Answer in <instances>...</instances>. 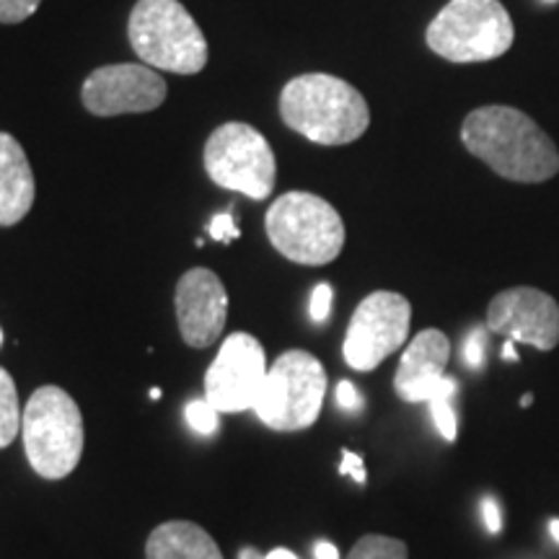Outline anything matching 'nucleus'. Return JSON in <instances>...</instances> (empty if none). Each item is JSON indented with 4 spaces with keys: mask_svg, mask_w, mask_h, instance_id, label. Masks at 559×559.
<instances>
[{
    "mask_svg": "<svg viewBox=\"0 0 559 559\" xmlns=\"http://www.w3.org/2000/svg\"><path fill=\"white\" fill-rule=\"evenodd\" d=\"M37 198L34 171L21 143L0 132V226H16L29 215Z\"/></svg>",
    "mask_w": 559,
    "mask_h": 559,
    "instance_id": "15",
    "label": "nucleus"
},
{
    "mask_svg": "<svg viewBox=\"0 0 559 559\" xmlns=\"http://www.w3.org/2000/svg\"><path fill=\"white\" fill-rule=\"evenodd\" d=\"M326 394V373L317 355L306 349H288L267 370L254 415L277 432L311 428L321 415Z\"/></svg>",
    "mask_w": 559,
    "mask_h": 559,
    "instance_id": "7",
    "label": "nucleus"
},
{
    "mask_svg": "<svg viewBox=\"0 0 559 559\" xmlns=\"http://www.w3.org/2000/svg\"><path fill=\"white\" fill-rule=\"evenodd\" d=\"M145 559H223L221 547L192 521H166L151 531Z\"/></svg>",
    "mask_w": 559,
    "mask_h": 559,
    "instance_id": "16",
    "label": "nucleus"
},
{
    "mask_svg": "<svg viewBox=\"0 0 559 559\" xmlns=\"http://www.w3.org/2000/svg\"><path fill=\"white\" fill-rule=\"evenodd\" d=\"M210 239H215V241H221V243H230V241H236L239 239V226H236V221H234V213H230V210H226V213H218V215H213V221H210Z\"/></svg>",
    "mask_w": 559,
    "mask_h": 559,
    "instance_id": "23",
    "label": "nucleus"
},
{
    "mask_svg": "<svg viewBox=\"0 0 559 559\" xmlns=\"http://www.w3.org/2000/svg\"><path fill=\"white\" fill-rule=\"evenodd\" d=\"M187 425L198 432V436H215L221 430V412L210 404L205 396L202 400L187 402L185 407Z\"/></svg>",
    "mask_w": 559,
    "mask_h": 559,
    "instance_id": "20",
    "label": "nucleus"
},
{
    "mask_svg": "<svg viewBox=\"0 0 559 559\" xmlns=\"http://www.w3.org/2000/svg\"><path fill=\"white\" fill-rule=\"evenodd\" d=\"M264 559H298V555H296V551L285 549V547H277V549H272L270 555H264Z\"/></svg>",
    "mask_w": 559,
    "mask_h": 559,
    "instance_id": "29",
    "label": "nucleus"
},
{
    "mask_svg": "<svg viewBox=\"0 0 559 559\" xmlns=\"http://www.w3.org/2000/svg\"><path fill=\"white\" fill-rule=\"evenodd\" d=\"M21 419H24V409L19 404L16 383L9 370L0 368V449H9L19 438Z\"/></svg>",
    "mask_w": 559,
    "mask_h": 559,
    "instance_id": "17",
    "label": "nucleus"
},
{
    "mask_svg": "<svg viewBox=\"0 0 559 559\" xmlns=\"http://www.w3.org/2000/svg\"><path fill=\"white\" fill-rule=\"evenodd\" d=\"M531 402H534V396H531V394H526V396H523V400H521V407H528V404Z\"/></svg>",
    "mask_w": 559,
    "mask_h": 559,
    "instance_id": "33",
    "label": "nucleus"
},
{
    "mask_svg": "<svg viewBox=\"0 0 559 559\" xmlns=\"http://www.w3.org/2000/svg\"><path fill=\"white\" fill-rule=\"evenodd\" d=\"M313 557H317V559H340V551L330 542H317V547H313Z\"/></svg>",
    "mask_w": 559,
    "mask_h": 559,
    "instance_id": "28",
    "label": "nucleus"
},
{
    "mask_svg": "<svg viewBox=\"0 0 559 559\" xmlns=\"http://www.w3.org/2000/svg\"><path fill=\"white\" fill-rule=\"evenodd\" d=\"M128 37L148 68L194 75L207 66L205 34L179 0H138Z\"/></svg>",
    "mask_w": 559,
    "mask_h": 559,
    "instance_id": "4",
    "label": "nucleus"
},
{
    "mask_svg": "<svg viewBox=\"0 0 559 559\" xmlns=\"http://www.w3.org/2000/svg\"><path fill=\"white\" fill-rule=\"evenodd\" d=\"M177 321L181 340L194 349L215 345L228 317V293L213 270L194 267L177 283Z\"/></svg>",
    "mask_w": 559,
    "mask_h": 559,
    "instance_id": "13",
    "label": "nucleus"
},
{
    "mask_svg": "<svg viewBox=\"0 0 559 559\" xmlns=\"http://www.w3.org/2000/svg\"><path fill=\"white\" fill-rule=\"evenodd\" d=\"M267 370V355L260 340L247 332L230 334L205 373V400L221 415L254 409Z\"/></svg>",
    "mask_w": 559,
    "mask_h": 559,
    "instance_id": "10",
    "label": "nucleus"
},
{
    "mask_svg": "<svg viewBox=\"0 0 559 559\" xmlns=\"http://www.w3.org/2000/svg\"><path fill=\"white\" fill-rule=\"evenodd\" d=\"M347 559H409V549L407 544L391 536L368 534L349 549Z\"/></svg>",
    "mask_w": 559,
    "mask_h": 559,
    "instance_id": "18",
    "label": "nucleus"
},
{
    "mask_svg": "<svg viewBox=\"0 0 559 559\" xmlns=\"http://www.w3.org/2000/svg\"><path fill=\"white\" fill-rule=\"evenodd\" d=\"M83 107L96 117L143 115L158 109L166 99V81L156 68L122 62L104 66L83 81Z\"/></svg>",
    "mask_w": 559,
    "mask_h": 559,
    "instance_id": "11",
    "label": "nucleus"
},
{
    "mask_svg": "<svg viewBox=\"0 0 559 559\" xmlns=\"http://www.w3.org/2000/svg\"><path fill=\"white\" fill-rule=\"evenodd\" d=\"M456 391H459V381L449 386L445 391H440L436 400L430 402V415L432 423L440 436H443L449 443H453L459 436V423H456V409H453V400H456Z\"/></svg>",
    "mask_w": 559,
    "mask_h": 559,
    "instance_id": "19",
    "label": "nucleus"
},
{
    "mask_svg": "<svg viewBox=\"0 0 559 559\" xmlns=\"http://www.w3.org/2000/svg\"><path fill=\"white\" fill-rule=\"evenodd\" d=\"M549 3H551V0H549Z\"/></svg>",
    "mask_w": 559,
    "mask_h": 559,
    "instance_id": "36",
    "label": "nucleus"
},
{
    "mask_svg": "<svg viewBox=\"0 0 559 559\" xmlns=\"http://www.w3.org/2000/svg\"><path fill=\"white\" fill-rule=\"evenodd\" d=\"M267 239L285 260L321 267L345 247V223L330 202L311 192H288L277 198L264 218Z\"/></svg>",
    "mask_w": 559,
    "mask_h": 559,
    "instance_id": "5",
    "label": "nucleus"
},
{
    "mask_svg": "<svg viewBox=\"0 0 559 559\" xmlns=\"http://www.w3.org/2000/svg\"><path fill=\"white\" fill-rule=\"evenodd\" d=\"M283 122L319 145H347L366 135L368 102L355 86L330 73H306L280 94Z\"/></svg>",
    "mask_w": 559,
    "mask_h": 559,
    "instance_id": "2",
    "label": "nucleus"
},
{
    "mask_svg": "<svg viewBox=\"0 0 559 559\" xmlns=\"http://www.w3.org/2000/svg\"><path fill=\"white\" fill-rule=\"evenodd\" d=\"M340 472L342 474H349L358 485H366V466H362V459L358 453L353 451H342V464H340Z\"/></svg>",
    "mask_w": 559,
    "mask_h": 559,
    "instance_id": "26",
    "label": "nucleus"
},
{
    "mask_svg": "<svg viewBox=\"0 0 559 559\" xmlns=\"http://www.w3.org/2000/svg\"><path fill=\"white\" fill-rule=\"evenodd\" d=\"M461 140L472 156L510 181L536 185L559 171L555 140L521 109L502 104L474 109L464 120Z\"/></svg>",
    "mask_w": 559,
    "mask_h": 559,
    "instance_id": "1",
    "label": "nucleus"
},
{
    "mask_svg": "<svg viewBox=\"0 0 559 559\" xmlns=\"http://www.w3.org/2000/svg\"><path fill=\"white\" fill-rule=\"evenodd\" d=\"M239 559H264V557H262V551H257L254 547H243L239 551Z\"/></svg>",
    "mask_w": 559,
    "mask_h": 559,
    "instance_id": "30",
    "label": "nucleus"
},
{
    "mask_svg": "<svg viewBox=\"0 0 559 559\" xmlns=\"http://www.w3.org/2000/svg\"><path fill=\"white\" fill-rule=\"evenodd\" d=\"M21 438L29 466L41 479H66L81 464L83 415L73 396L60 386H39L21 419Z\"/></svg>",
    "mask_w": 559,
    "mask_h": 559,
    "instance_id": "3",
    "label": "nucleus"
},
{
    "mask_svg": "<svg viewBox=\"0 0 559 559\" xmlns=\"http://www.w3.org/2000/svg\"><path fill=\"white\" fill-rule=\"evenodd\" d=\"M451 342L440 330H423L404 349L394 376L396 396L409 404H430L440 391L456 383L445 376Z\"/></svg>",
    "mask_w": 559,
    "mask_h": 559,
    "instance_id": "14",
    "label": "nucleus"
},
{
    "mask_svg": "<svg viewBox=\"0 0 559 559\" xmlns=\"http://www.w3.org/2000/svg\"><path fill=\"white\" fill-rule=\"evenodd\" d=\"M502 358H506V360H519V353H513V340H508L506 347H502Z\"/></svg>",
    "mask_w": 559,
    "mask_h": 559,
    "instance_id": "31",
    "label": "nucleus"
},
{
    "mask_svg": "<svg viewBox=\"0 0 559 559\" xmlns=\"http://www.w3.org/2000/svg\"><path fill=\"white\" fill-rule=\"evenodd\" d=\"M205 171L223 190L267 200L275 190L277 160L260 130L247 122H226L207 138Z\"/></svg>",
    "mask_w": 559,
    "mask_h": 559,
    "instance_id": "8",
    "label": "nucleus"
},
{
    "mask_svg": "<svg viewBox=\"0 0 559 559\" xmlns=\"http://www.w3.org/2000/svg\"><path fill=\"white\" fill-rule=\"evenodd\" d=\"M151 400H160V389H151Z\"/></svg>",
    "mask_w": 559,
    "mask_h": 559,
    "instance_id": "34",
    "label": "nucleus"
},
{
    "mask_svg": "<svg viewBox=\"0 0 559 559\" xmlns=\"http://www.w3.org/2000/svg\"><path fill=\"white\" fill-rule=\"evenodd\" d=\"M481 513H485V523H487L489 534H500L502 519H500V508H498V502H495V498L481 500Z\"/></svg>",
    "mask_w": 559,
    "mask_h": 559,
    "instance_id": "27",
    "label": "nucleus"
},
{
    "mask_svg": "<svg viewBox=\"0 0 559 559\" xmlns=\"http://www.w3.org/2000/svg\"><path fill=\"white\" fill-rule=\"evenodd\" d=\"M41 0H0V24H21L37 13Z\"/></svg>",
    "mask_w": 559,
    "mask_h": 559,
    "instance_id": "21",
    "label": "nucleus"
},
{
    "mask_svg": "<svg viewBox=\"0 0 559 559\" xmlns=\"http://www.w3.org/2000/svg\"><path fill=\"white\" fill-rule=\"evenodd\" d=\"M551 536H555V539L559 542V519H555V521H551Z\"/></svg>",
    "mask_w": 559,
    "mask_h": 559,
    "instance_id": "32",
    "label": "nucleus"
},
{
    "mask_svg": "<svg viewBox=\"0 0 559 559\" xmlns=\"http://www.w3.org/2000/svg\"><path fill=\"white\" fill-rule=\"evenodd\" d=\"M464 360L466 366L472 368H481V362H485V332L481 330H474L469 337H466Z\"/></svg>",
    "mask_w": 559,
    "mask_h": 559,
    "instance_id": "24",
    "label": "nucleus"
},
{
    "mask_svg": "<svg viewBox=\"0 0 559 559\" xmlns=\"http://www.w3.org/2000/svg\"><path fill=\"white\" fill-rule=\"evenodd\" d=\"M412 306L402 293L376 290L360 300L349 319L342 355L353 370L368 373L400 353L409 337Z\"/></svg>",
    "mask_w": 559,
    "mask_h": 559,
    "instance_id": "9",
    "label": "nucleus"
},
{
    "mask_svg": "<svg viewBox=\"0 0 559 559\" xmlns=\"http://www.w3.org/2000/svg\"><path fill=\"white\" fill-rule=\"evenodd\" d=\"M332 300H334V290L330 283H321L313 288L311 293V304H309V317L313 324H324L332 313Z\"/></svg>",
    "mask_w": 559,
    "mask_h": 559,
    "instance_id": "22",
    "label": "nucleus"
},
{
    "mask_svg": "<svg viewBox=\"0 0 559 559\" xmlns=\"http://www.w3.org/2000/svg\"><path fill=\"white\" fill-rule=\"evenodd\" d=\"M487 330L549 353L559 345V304L539 288H508L489 300Z\"/></svg>",
    "mask_w": 559,
    "mask_h": 559,
    "instance_id": "12",
    "label": "nucleus"
},
{
    "mask_svg": "<svg viewBox=\"0 0 559 559\" xmlns=\"http://www.w3.org/2000/svg\"><path fill=\"white\" fill-rule=\"evenodd\" d=\"M513 39V21L500 0H451L428 26V47L451 62L495 60Z\"/></svg>",
    "mask_w": 559,
    "mask_h": 559,
    "instance_id": "6",
    "label": "nucleus"
},
{
    "mask_svg": "<svg viewBox=\"0 0 559 559\" xmlns=\"http://www.w3.org/2000/svg\"><path fill=\"white\" fill-rule=\"evenodd\" d=\"M337 404L345 412H349V415H355V412H360L362 409V396L358 394V389H355V383H349V381H340V386H337Z\"/></svg>",
    "mask_w": 559,
    "mask_h": 559,
    "instance_id": "25",
    "label": "nucleus"
},
{
    "mask_svg": "<svg viewBox=\"0 0 559 559\" xmlns=\"http://www.w3.org/2000/svg\"><path fill=\"white\" fill-rule=\"evenodd\" d=\"M0 345H3V330H0Z\"/></svg>",
    "mask_w": 559,
    "mask_h": 559,
    "instance_id": "35",
    "label": "nucleus"
}]
</instances>
